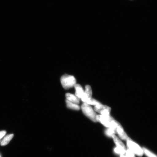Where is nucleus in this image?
<instances>
[{
  "instance_id": "f257e3e1",
  "label": "nucleus",
  "mask_w": 157,
  "mask_h": 157,
  "mask_svg": "<svg viewBox=\"0 0 157 157\" xmlns=\"http://www.w3.org/2000/svg\"><path fill=\"white\" fill-rule=\"evenodd\" d=\"M60 81L63 87L66 90L74 87L76 84V80L74 76L67 74L62 76Z\"/></svg>"
},
{
  "instance_id": "f03ea898",
  "label": "nucleus",
  "mask_w": 157,
  "mask_h": 157,
  "mask_svg": "<svg viewBox=\"0 0 157 157\" xmlns=\"http://www.w3.org/2000/svg\"><path fill=\"white\" fill-rule=\"evenodd\" d=\"M81 108L82 112L84 115L92 121L95 122H97L96 117L97 115L90 105L84 103L82 105Z\"/></svg>"
},
{
  "instance_id": "7ed1b4c3",
  "label": "nucleus",
  "mask_w": 157,
  "mask_h": 157,
  "mask_svg": "<svg viewBox=\"0 0 157 157\" xmlns=\"http://www.w3.org/2000/svg\"><path fill=\"white\" fill-rule=\"evenodd\" d=\"M127 145L129 150L132 151L139 156H142L143 154V151L138 145L128 138L127 139Z\"/></svg>"
},
{
  "instance_id": "20e7f679",
  "label": "nucleus",
  "mask_w": 157,
  "mask_h": 157,
  "mask_svg": "<svg viewBox=\"0 0 157 157\" xmlns=\"http://www.w3.org/2000/svg\"><path fill=\"white\" fill-rule=\"evenodd\" d=\"M115 144H116L117 147L115 149V151L117 154H120L121 155H124L126 152L125 151V147L124 144L122 142L117 138V137L113 135L112 136Z\"/></svg>"
},
{
  "instance_id": "39448f33",
  "label": "nucleus",
  "mask_w": 157,
  "mask_h": 157,
  "mask_svg": "<svg viewBox=\"0 0 157 157\" xmlns=\"http://www.w3.org/2000/svg\"><path fill=\"white\" fill-rule=\"evenodd\" d=\"M94 109L104 116H109L111 110L110 108L106 105H103L101 103L95 105Z\"/></svg>"
},
{
  "instance_id": "423d86ee",
  "label": "nucleus",
  "mask_w": 157,
  "mask_h": 157,
  "mask_svg": "<svg viewBox=\"0 0 157 157\" xmlns=\"http://www.w3.org/2000/svg\"><path fill=\"white\" fill-rule=\"evenodd\" d=\"M92 91L91 87L89 85L86 86L85 90L83 97L81 98L82 101L84 103H86L92 98Z\"/></svg>"
},
{
  "instance_id": "0eeeda50",
  "label": "nucleus",
  "mask_w": 157,
  "mask_h": 157,
  "mask_svg": "<svg viewBox=\"0 0 157 157\" xmlns=\"http://www.w3.org/2000/svg\"><path fill=\"white\" fill-rule=\"evenodd\" d=\"M66 99L68 101L78 105L80 103V99L77 96L70 93L66 94Z\"/></svg>"
},
{
  "instance_id": "6e6552de",
  "label": "nucleus",
  "mask_w": 157,
  "mask_h": 157,
  "mask_svg": "<svg viewBox=\"0 0 157 157\" xmlns=\"http://www.w3.org/2000/svg\"><path fill=\"white\" fill-rule=\"evenodd\" d=\"M116 130H117V132L120 137L123 140H127V139L128 138L126 133L124 131L122 127H121V125L119 123L117 125Z\"/></svg>"
},
{
  "instance_id": "1a4fd4ad",
  "label": "nucleus",
  "mask_w": 157,
  "mask_h": 157,
  "mask_svg": "<svg viewBox=\"0 0 157 157\" xmlns=\"http://www.w3.org/2000/svg\"><path fill=\"white\" fill-rule=\"evenodd\" d=\"M74 87L76 90L75 95L79 99H81L83 97L84 94V91L83 88L79 84H76Z\"/></svg>"
},
{
  "instance_id": "9d476101",
  "label": "nucleus",
  "mask_w": 157,
  "mask_h": 157,
  "mask_svg": "<svg viewBox=\"0 0 157 157\" xmlns=\"http://www.w3.org/2000/svg\"><path fill=\"white\" fill-rule=\"evenodd\" d=\"M67 106L69 109H72L75 110H78L80 109V107L77 104L71 102L68 100L66 99V101Z\"/></svg>"
},
{
  "instance_id": "9b49d317",
  "label": "nucleus",
  "mask_w": 157,
  "mask_h": 157,
  "mask_svg": "<svg viewBox=\"0 0 157 157\" xmlns=\"http://www.w3.org/2000/svg\"><path fill=\"white\" fill-rule=\"evenodd\" d=\"M13 136H14L13 134H11L6 136L1 142V146H5L8 144L10 141L13 138Z\"/></svg>"
},
{
  "instance_id": "f8f14e48",
  "label": "nucleus",
  "mask_w": 157,
  "mask_h": 157,
  "mask_svg": "<svg viewBox=\"0 0 157 157\" xmlns=\"http://www.w3.org/2000/svg\"><path fill=\"white\" fill-rule=\"evenodd\" d=\"M143 150L146 155L148 157H157L156 155L153 154L152 152L150 151L147 150L146 148H143Z\"/></svg>"
},
{
  "instance_id": "ddd939ff",
  "label": "nucleus",
  "mask_w": 157,
  "mask_h": 157,
  "mask_svg": "<svg viewBox=\"0 0 157 157\" xmlns=\"http://www.w3.org/2000/svg\"><path fill=\"white\" fill-rule=\"evenodd\" d=\"M86 103H87L89 105H93L95 106L101 104V103L99 102V101H97V100L94 99H92V98H91V99L89 101Z\"/></svg>"
},
{
  "instance_id": "4468645a",
  "label": "nucleus",
  "mask_w": 157,
  "mask_h": 157,
  "mask_svg": "<svg viewBox=\"0 0 157 157\" xmlns=\"http://www.w3.org/2000/svg\"><path fill=\"white\" fill-rule=\"evenodd\" d=\"M115 131L113 129L109 128L106 131V134L109 136H113V134H114Z\"/></svg>"
},
{
  "instance_id": "2eb2a0df",
  "label": "nucleus",
  "mask_w": 157,
  "mask_h": 157,
  "mask_svg": "<svg viewBox=\"0 0 157 157\" xmlns=\"http://www.w3.org/2000/svg\"><path fill=\"white\" fill-rule=\"evenodd\" d=\"M126 156L127 157H135L134 153L129 149L127 151Z\"/></svg>"
},
{
  "instance_id": "dca6fc26",
  "label": "nucleus",
  "mask_w": 157,
  "mask_h": 157,
  "mask_svg": "<svg viewBox=\"0 0 157 157\" xmlns=\"http://www.w3.org/2000/svg\"><path fill=\"white\" fill-rule=\"evenodd\" d=\"M6 133V131H0V139L3 138Z\"/></svg>"
},
{
  "instance_id": "f3484780",
  "label": "nucleus",
  "mask_w": 157,
  "mask_h": 157,
  "mask_svg": "<svg viewBox=\"0 0 157 157\" xmlns=\"http://www.w3.org/2000/svg\"><path fill=\"white\" fill-rule=\"evenodd\" d=\"M121 157H127L126 156H125L124 155H121Z\"/></svg>"
},
{
  "instance_id": "a211bd4d",
  "label": "nucleus",
  "mask_w": 157,
  "mask_h": 157,
  "mask_svg": "<svg viewBox=\"0 0 157 157\" xmlns=\"http://www.w3.org/2000/svg\"><path fill=\"white\" fill-rule=\"evenodd\" d=\"M1 140H0V143H1Z\"/></svg>"
},
{
  "instance_id": "6ab92c4d",
  "label": "nucleus",
  "mask_w": 157,
  "mask_h": 157,
  "mask_svg": "<svg viewBox=\"0 0 157 157\" xmlns=\"http://www.w3.org/2000/svg\"></svg>"
}]
</instances>
